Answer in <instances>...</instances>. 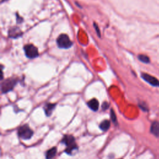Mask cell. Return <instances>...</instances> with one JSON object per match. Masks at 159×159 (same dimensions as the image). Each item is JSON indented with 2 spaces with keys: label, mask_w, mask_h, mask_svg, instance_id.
Segmentation results:
<instances>
[{
  "label": "cell",
  "mask_w": 159,
  "mask_h": 159,
  "mask_svg": "<svg viewBox=\"0 0 159 159\" xmlns=\"http://www.w3.org/2000/svg\"><path fill=\"white\" fill-rule=\"evenodd\" d=\"M57 148L55 147H54L49 149V151H47L46 153V159H52V158H54L56 153H57Z\"/></svg>",
  "instance_id": "cell-11"
},
{
  "label": "cell",
  "mask_w": 159,
  "mask_h": 159,
  "mask_svg": "<svg viewBox=\"0 0 159 159\" xmlns=\"http://www.w3.org/2000/svg\"><path fill=\"white\" fill-rule=\"evenodd\" d=\"M138 59L139 60L143 62V63L148 64L150 62V59H149V58L145 55H139L138 56Z\"/></svg>",
  "instance_id": "cell-13"
},
{
  "label": "cell",
  "mask_w": 159,
  "mask_h": 159,
  "mask_svg": "<svg viewBox=\"0 0 159 159\" xmlns=\"http://www.w3.org/2000/svg\"><path fill=\"white\" fill-rule=\"evenodd\" d=\"M111 123L108 120H104L99 125V127L103 131H107L110 127Z\"/></svg>",
  "instance_id": "cell-12"
},
{
  "label": "cell",
  "mask_w": 159,
  "mask_h": 159,
  "mask_svg": "<svg viewBox=\"0 0 159 159\" xmlns=\"http://www.w3.org/2000/svg\"><path fill=\"white\" fill-rule=\"evenodd\" d=\"M24 49H25V54L27 58L34 59L39 56V52L37 47L32 44H27L25 46Z\"/></svg>",
  "instance_id": "cell-5"
},
{
  "label": "cell",
  "mask_w": 159,
  "mask_h": 159,
  "mask_svg": "<svg viewBox=\"0 0 159 159\" xmlns=\"http://www.w3.org/2000/svg\"><path fill=\"white\" fill-rule=\"evenodd\" d=\"M6 1V0H2V1Z\"/></svg>",
  "instance_id": "cell-17"
},
{
  "label": "cell",
  "mask_w": 159,
  "mask_h": 159,
  "mask_svg": "<svg viewBox=\"0 0 159 159\" xmlns=\"http://www.w3.org/2000/svg\"><path fill=\"white\" fill-rule=\"evenodd\" d=\"M57 45L61 49H69L73 45V43L70 41V38L67 34H61L57 39Z\"/></svg>",
  "instance_id": "cell-3"
},
{
  "label": "cell",
  "mask_w": 159,
  "mask_h": 159,
  "mask_svg": "<svg viewBox=\"0 0 159 159\" xmlns=\"http://www.w3.org/2000/svg\"><path fill=\"white\" fill-rule=\"evenodd\" d=\"M141 76L144 80L146 81L147 83L151 85L154 86H159V81L154 76L144 73L142 74Z\"/></svg>",
  "instance_id": "cell-6"
},
{
  "label": "cell",
  "mask_w": 159,
  "mask_h": 159,
  "mask_svg": "<svg viewBox=\"0 0 159 159\" xmlns=\"http://www.w3.org/2000/svg\"><path fill=\"white\" fill-rule=\"evenodd\" d=\"M18 134L19 137L24 140H28L32 137L34 132L28 125H24L19 128Z\"/></svg>",
  "instance_id": "cell-2"
},
{
  "label": "cell",
  "mask_w": 159,
  "mask_h": 159,
  "mask_svg": "<svg viewBox=\"0 0 159 159\" xmlns=\"http://www.w3.org/2000/svg\"><path fill=\"white\" fill-rule=\"evenodd\" d=\"M88 106L93 111H97L99 108V102L96 99L90 100L87 103Z\"/></svg>",
  "instance_id": "cell-9"
},
{
  "label": "cell",
  "mask_w": 159,
  "mask_h": 159,
  "mask_svg": "<svg viewBox=\"0 0 159 159\" xmlns=\"http://www.w3.org/2000/svg\"><path fill=\"white\" fill-rule=\"evenodd\" d=\"M18 83V80L14 78L6 79L1 83V91L3 93H6L13 90Z\"/></svg>",
  "instance_id": "cell-4"
},
{
  "label": "cell",
  "mask_w": 159,
  "mask_h": 159,
  "mask_svg": "<svg viewBox=\"0 0 159 159\" xmlns=\"http://www.w3.org/2000/svg\"><path fill=\"white\" fill-rule=\"evenodd\" d=\"M109 104L106 102H104L103 103V104H102L103 110H106V109H108L109 108Z\"/></svg>",
  "instance_id": "cell-15"
},
{
  "label": "cell",
  "mask_w": 159,
  "mask_h": 159,
  "mask_svg": "<svg viewBox=\"0 0 159 159\" xmlns=\"http://www.w3.org/2000/svg\"><path fill=\"white\" fill-rule=\"evenodd\" d=\"M111 118L112 121L114 123L116 124L117 123V118H116V115L115 112L114 111L113 109H111Z\"/></svg>",
  "instance_id": "cell-14"
},
{
  "label": "cell",
  "mask_w": 159,
  "mask_h": 159,
  "mask_svg": "<svg viewBox=\"0 0 159 159\" xmlns=\"http://www.w3.org/2000/svg\"><path fill=\"white\" fill-rule=\"evenodd\" d=\"M56 104L54 103H47L44 107V111L47 116H50L52 111L55 108Z\"/></svg>",
  "instance_id": "cell-8"
},
{
  "label": "cell",
  "mask_w": 159,
  "mask_h": 159,
  "mask_svg": "<svg viewBox=\"0 0 159 159\" xmlns=\"http://www.w3.org/2000/svg\"><path fill=\"white\" fill-rule=\"evenodd\" d=\"M94 27H95V28L96 32H97V34H98V36L99 37H100V36H101V33H100V31H99V27H98L97 25H96V24H95V23H94Z\"/></svg>",
  "instance_id": "cell-16"
},
{
  "label": "cell",
  "mask_w": 159,
  "mask_h": 159,
  "mask_svg": "<svg viewBox=\"0 0 159 159\" xmlns=\"http://www.w3.org/2000/svg\"><path fill=\"white\" fill-rule=\"evenodd\" d=\"M151 132L156 137L159 136V123L158 122L155 121L152 123L151 127Z\"/></svg>",
  "instance_id": "cell-10"
},
{
  "label": "cell",
  "mask_w": 159,
  "mask_h": 159,
  "mask_svg": "<svg viewBox=\"0 0 159 159\" xmlns=\"http://www.w3.org/2000/svg\"><path fill=\"white\" fill-rule=\"evenodd\" d=\"M61 142L66 146L65 152L68 154H70L71 155L74 151L78 149V146H77L75 142V139L72 136L66 135L64 137Z\"/></svg>",
  "instance_id": "cell-1"
},
{
  "label": "cell",
  "mask_w": 159,
  "mask_h": 159,
  "mask_svg": "<svg viewBox=\"0 0 159 159\" xmlns=\"http://www.w3.org/2000/svg\"><path fill=\"white\" fill-rule=\"evenodd\" d=\"M22 34V32L18 27H13L9 29L8 35L9 37L11 38H17L19 36H21Z\"/></svg>",
  "instance_id": "cell-7"
}]
</instances>
